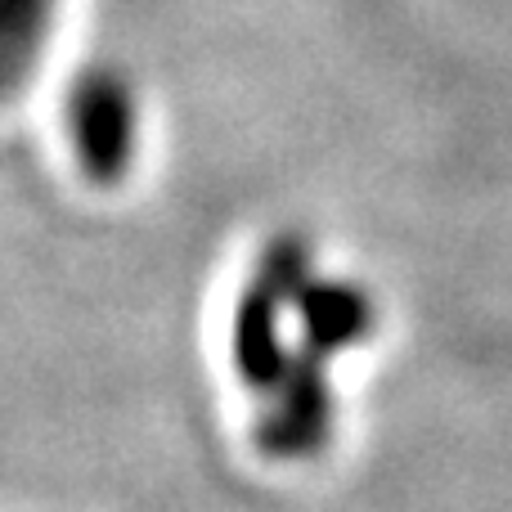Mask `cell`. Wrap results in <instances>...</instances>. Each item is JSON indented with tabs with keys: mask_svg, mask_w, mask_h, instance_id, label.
Returning a JSON list of instances; mask_svg holds the SVG:
<instances>
[{
	"mask_svg": "<svg viewBox=\"0 0 512 512\" xmlns=\"http://www.w3.org/2000/svg\"><path fill=\"white\" fill-rule=\"evenodd\" d=\"M59 0H0V86L5 99H18L36 72L54 27Z\"/></svg>",
	"mask_w": 512,
	"mask_h": 512,
	"instance_id": "obj_5",
	"label": "cell"
},
{
	"mask_svg": "<svg viewBox=\"0 0 512 512\" xmlns=\"http://www.w3.org/2000/svg\"><path fill=\"white\" fill-rule=\"evenodd\" d=\"M292 310L301 324V346L324 355V360L360 346L378 324V306H373L369 288L351 279H310Z\"/></svg>",
	"mask_w": 512,
	"mask_h": 512,
	"instance_id": "obj_4",
	"label": "cell"
},
{
	"mask_svg": "<svg viewBox=\"0 0 512 512\" xmlns=\"http://www.w3.org/2000/svg\"><path fill=\"white\" fill-rule=\"evenodd\" d=\"M333 378H328V360L315 351H292L283 378L274 382L270 405L256 418V450L270 459L297 463L315 459L333 436Z\"/></svg>",
	"mask_w": 512,
	"mask_h": 512,
	"instance_id": "obj_3",
	"label": "cell"
},
{
	"mask_svg": "<svg viewBox=\"0 0 512 512\" xmlns=\"http://www.w3.org/2000/svg\"><path fill=\"white\" fill-rule=\"evenodd\" d=\"M310 283V248L301 234H279L256 256L252 279L243 283L239 306H234L230 355L243 387L274 391L283 378L292 351L283 342V310L297 306L301 288Z\"/></svg>",
	"mask_w": 512,
	"mask_h": 512,
	"instance_id": "obj_1",
	"label": "cell"
},
{
	"mask_svg": "<svg viewBox=\"0 0 512 512\" xmlns=\"http://www.w3.org/2000/svg\"><path fill=\"white\" fill-rule=\"evenodd\" d=\"M63 126L81 176L99 189L122 185L140 144L131 81L117 68H81L63 95Z\"/></svg>",
	"mask_w": 512,
	"mask_h": 512,
	"instance_id": "obj_2",
	"label": "cell"
}]
</instances>
